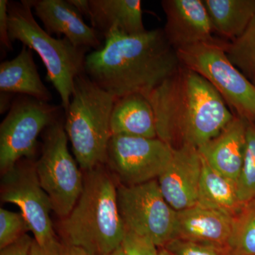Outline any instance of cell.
<instances>
[{
	"label": "cell",
	"instance_id": "1",
	"mask_svg": "<svg viewBox=\"0 0 255 255\" xmlns=\"http://www.w3.org/2000/svg\"><path fill=\"white\" fill-rule=\"evenodd\" d=\"M157 137L173 149L199 148L218 136L235 115L205 78L181 64L147 97Z\"/></svg>",
	"mask_w": 255,
	"mask_h": 255
},
{
	"label": "cell",
	"instance_id": "2",
	"mask_svg": "<svg viewBox=\"0 0 255 255\" xmlns=\"http://www.w3.org/2000/svg\"><path fill=\"white\" fill-rule=\"evenodd\" d=\"M180 65L163 29L138 35L113 30L105 46L87 54L85 74L116 100L135 94L147 98Z\"/></svg>",
	"mask_w": 255,
	"mask_h": 255
},
{
	"label": "cell",
	"instance_id": "3",
	"mask_svg": "<svg viewBox=\"0 0 255 255\" xmlns=\"http://www.w3.org/2000/svg\"><path fill=\"white\" fill-rule=\"evenodd\" d=\"M101 165L83 172V189L71 212L60 221L64 244L90 255H108L122 246L126 231L119 212L117 186Z\"/></svg>",
	"mask_w": 255,
	"mask_h": 255
},
{
	"label": "cell",
	"instance_id": "4",
	"mask_svg": "<svg viewBox=\"0 0 255 255\" xmlns=\"http://www.w3.org/2000/svg\"><path fill=\"white\" fill-rule=\"evenodd\" d=\"M115 101L86 74L75 80L71 101L65 112L64 127L77 163L83 172L107 164Z\"/></svg>",
	"mask_w": 255,
	"mask_h": 255
},
{
	"label": "cell",
	"instance_id": "5",
	"mask_svg": "<svg viewBox=\"0 0 255 255\" xmlns=\"http://www.w3.org/2000/svg\"><path fill=\"white\" fill-rule=\"evenodd\" d=\"M9 36L11 42L20 41L34 50L46 68L47 79L61 100L64 112L68 110L75 80L85 73L88 49L74 46L68 38H55L37 23L28 0L9 1Z\"/></svg>",
	"mask_w": 255,
	"mask_h": 255
},
{
	"label": "cell",
	"instance_id": "6",
	"mask_svg": "<svg viewBox=\"0 0 255 255\" xmlns=\"http://www.w3.org/2000/svg\"><path fill=\"white\" fill-rule=\"evenodd\" d=\"M226 43L216 39L180 48L178 58L217 90L234 115L255 122V85L228 59Z\"/></svg>",
	"mask_w": 255,
	"mask_h": 255
},
{
	"label": "cell",
	"instance_id": "7",
	"mask_svg": "<svg viewBox=\"0 0 255 255\" xmlns=\"http://www.w3.org/2000/svg\"><path fill=\"white\" fill-rule=\"evenodd\" d=\"M63 118L43 132L41 153L36 161L37 175L51 201L53 211L65 219L78 202L83 189V174L68 150Z\"/></svg>",
	"mask_w": 255,
	"mask_h": 255
},
{
	"label": "cell",
	"instance_id": "8",
	"mask_svg": "<svg viewBox=\"0 0 255 255\" xmlns=\"http://www.w3.org/2000/svg\"><path fill=\"white\" fill-rule=\"evenodd\" d=\"M62 110L61 105H50L28 96L18 95L14 98L0 125L1 174L21 159L34 158L38 136L60 118Z\"/></svg>",
	"mask_w": 255,
	"mask_h": 255
},
{
	"label": "cell",
	"instance_id": "9",
	"mask_svg": "<svg viewBox=\"0 0 255 255\" xmlns=\"http://www.w3.org/2000/svg\"><path fill=\"white\" fill-rule=\"evenodd\" d=\"M119 212L126 231L149 238L163 248L174 238L177 211L164 199L157 179L117 187Z\"/></svg>",
	"mask_w": 255,
	"mask_h": 255
},
{
	"label": "cell",
	"instance_id": "10",
	"mask_svg": "<svg viewBox=\"0 0 255 255\" xmlns=\"http://www.w3.org/2000/svg\"><path fill=\"white\" fill-rule=\"evenodd\" d=\"M1 175V201L19 208L37 243L43 246L57 241L50 219L53 206L40 184L33 159H21Z\"/></svg>",
	"mask_w": 255,
	"mask_h": 255
},
{
	"label": "cell",
	"instance_id": "11",
	"mask_svg": "<svg viewBox=\"0 0 255 255\" xmlns=\"http://www.w3.org/2000/svg\"><path fill=\"white\" fill-rule=\"evenodd\" d=\"M173 152L158 137L112 135L106 164L121 184L137 185L157 179L172 160Z\"/></svg>",
	"mask_w": 255,
	"mask_h": 255
},
{
	"label": "cell",
	"instance_id": "12",
	"mask_svg": "<svg viewBox=\"0 0 255 255\" xmlns=\"http://www.w3.org/2000/svg\"><path fill=\"white\" fill-rule=\"evenodd\" d=\"M202 160L196 147L184 145L174 149L167 168L157 178L164 199L176 211L197 204Z\"/></svg>",
	"mask_w": 255,
	"mask_h": 255
},
{
	"label": "cell",
	"instance_id": "13",
	"mask_svg": "<svg viewBox=\"0 0 255 255\" xmlns=\"http://www.w3.org/2000/svg\"><path fill=\"white\" fill-rule=\"evenodd\" d=\"M164 36L177 51L180 48L214 42L212 26L203 0H163Z\"/></svg>",
	"mask_w": 255,
	"mask_h": 255
},
{
	"label": "cell",
	"instance_id": "14",
	"mask_svg": "<svg viewBox=\"0 0 255 255\" xmlns=\"http://www.w3.org/2000/svg\"><path fill=\"white\" fill-rule=\"evenodd\" d=\"M37 17L48 34L68 38L74 46L100 49V34L88 26L68 0H28Z\"/></svg>",
	"mask_w": 255,
	"mask_h": 255
},
{
	"label": "cell",
	"instance_id": "15",
	"mask_svg": "<svg viewBox=\"0 0 255 255\" xmlns=\"http://www.w3.org/2000/svg\"><path fill=\"white\" fill-rule=\"evenodd\" d=\"M234 219L215 210L195 205L177 211L174 239L184 240L228 250Z\"/></svg>",
	"mask_w": 255,
	"mask_h": 255
},
{
	"label": "cell",
	"instance_id": "16",
	"mask_svg": "<svg viewBox=\"0 0 255 255\" xmlns=\"http://www.w3.org/2000/svg\"><path fill=\"white\" fill-rule=\"evenodd\" d=\"M248 122L235 115L218 136L198 148L213 169L235 182L244 162Z\"/></svg>",
	"mask_w": 255,
	"mask_h": 255
},
{
	"label": "cell",
	"instance_id": "17",
	"mask_svg": "<svg viewBox=\"0 0 255 255\" xmlns=\"http://www.w3.org/2000/svg\"><path fill=\"white\" fill-rule=\"evenodd\" d=\"M92 27L106 36L113 30L127 35L147 31L142 21L140 0H89Z\"/></svg>",
	"mask_w": 255,
	"mask_h": 255
},
{
	"label": "cell",
	"instance_id": "18",
	"mask_svg": "<svg viewBox=\"0 0 255 255\" xmlns=\"http://www.w3.org/2000/svg\"><path fill=\"white\" fill-rule=\"evenodd\" d=\"M0 90L49 103L51 92L42 81L31 50L23 46L14 58L0 64Z\"/></svg>",
	"mask_w": 255,
	"mask_h": 255
},
{
	"label": "cell",
	"instance_id": "19",
	"mask_svg": "<svg viewBox=\"0 0 255 255\" xmlns=\"http://www.w3.org/2000/svg\"><path fill=\"white\" fill-rule=\"evenodd\" d=\"M111 130L112 135L157 137L155 114L147 97L135 94L116 100Z\"/></svg>",
	"mask_w": 255,
	"mask_h": 255
},
{
	"label": "cell",
	"instance_id": "20",
	"mask_svg": "<svg viewBox=\"0 0 255 255\" xmlns=\"http://www.w3.org/2000/svg\"><path fill=\"white\" fill-rule=\"evenodd\" d=\"M201 160L202 169L196 205L236 219L244 207L238 198L236 182L215 170L202 157Z\"/></svg>",
	"mask_w": 255,
	"mask_h": 255
},
{
	"label": "cell",
	"instance_id": "21",
	"mask_svg": "<svg viewBox=\"0 0 255 255\" xmlns=\"http://www.w3.org/2000/svg\"><path fill=\"white\" fill-rule=\"evenodd\" d=\"M214 33L236 39L255 16V0H203Z\"/></svg>",
	"mask_w": 255,
	"mask_h": 255
},
{
	"label": "cell",
	"instance_id": "22",
	"mask_svg": "<svg viewBox=\"0 0 255 255\" xmlns=\"http://www.w3.org/2000/svg\"><path fill=\"white\" fill-rule=\"evenodd\" d=\"M228 59L252 82H255V16L241 36L226 43Z\"/></svg>",
	"mask_w": 255,
	"mask_h": 255
},
{
	"label": "cell",
	"instance_id": "23",
	"mask_svg": "<svg viewBox=\"0 0 255 255\" xmlns=\"http://www.w3.org/2000/svg\"><path fill=\"white\" fill-rule=\"evenodd\" d=\"M230 255H255V200L244 206L234 219Z\"/></svg>",
	"mask_w": 255,
	"mask_h": 255
},
{
	"label": "cell",
	"instance_id": "24",
	"mask_svg": "<svg viewBox=\"0 0 255 255\" xmlns=\"http://www.w3.org/2000/svg\"><path fill=\"white\" fill-rule=\"evenodd\" d=\"M236 187L242 204L255 200V122H248L246 155Z\"/></svg>",
	"mask_w": 255,
	"mask_h": 255
},
{
	"label": "cell",
	"instance_id": "25",
	"mask_svg": "<svg viewBox=\"0 0 255 255\" xmlns=\"http://www.w3.org/2000/svg\"><path fill=\"white\" fill-rule=\"evenodd\" d=\"M30 231L21 213L0 209V250L18 241Z\"/></svg>",
	"mask_w": 255,
	"mask_h": 255
},
{
	"label": "cell",
	"instance_id": "26",
	"mask_svg": "<svg viewBox=\"0 0 255 255\" xmlns=\"http://www.w3.org/2000/svg\"><path fill=\"white\" fill-rule=\"evenodd\" d=\"M163 248L172 255H230L225 248L181 239L172 240Z\"/></svg>",
	"mask_w": 255,
	"mask_h": 255
},
{
	"label": "cell",
	"instance_id": "27",
	"mask_svg": "<svg viewBox=\"0 0 255 255\" xmlns=\"http://www.w3.org/2000/svg\"><path fill=\"white\" fill-rule=\"evenodd\" d=\"M122 247L127 255H159L158 247L150 239L128 231Z\"/></svg>",
	"mask_w": 255,
	"mask_h": 255
},
{
	"label": "cell",
	"instance_id": "28",
	"mask_svg": "<svg viewBox=\"0 0 255 255\" xmlns=\"http://www.w3.org/2000/svg\"><path fill=\"white\" fill-rule=\"evenodd\" d=\"M8 4V0H0V44L3 50L11 51L13 47L9 36Z\"/></svg>",
	"mask_w": 255,
	"mask_h": 255
},
{
	"label": "cell",
	"instance_id": "29",
	"mask_svg": "<svg viewBox=\"0 0 255 255\" xmlns=\"http://www.w3.org/2000/svg\"><path fill=\"white\" fill-rule=\"evenodd\" d=\"M33 241L34 238L23 235L18 241L1 250L0 255H30Z\"/></svg>",
	"mask_w": 255,
	"mask_h": 255
},
{
	"label": "cell",
	"instance_id": "30",
	"mask_svg": "<svg viewBox=\"0 0 255 255\" xmlns=\"http://www.w3.org/2000/svg\"><path fill=\"white\" fill-rule=\"evenodd\" d=\"M30 255H64V245L57 240L46 246H41L34 240Z\"/></svg>",
	"mask_w": 255,
	"mask_h": 255
},
{
	"label": "cell",
	"instance_id": "31",
	"mask_svg": "<svg viewBox=\"0 0 255 255\" xmlns=\"http://www.w3.org/2000/svg\"><path fill=\"white\" fill-rule=\"evenodd\" d=\"M70 4L78 10V12L82 16H85L88 18L89 12H90V3L89 0H68Z\"/></svg>",
	"mask_w": 255,
	"mask_h": 255
},
{
	"label": "cell",
	"instance_id": "32",
	"mask_svg": "<svg viewBox=\"0 0 255 255\" xmlns=\"http://www.w3.org/2000/svg\"><path fill=\"white\" fill-rule=\"evenodd\" d=\"M13 95L7 92H1L0 94V114H2L9 112L12 105Z\"/></svg>",
	"mask_w": 255,
	"mask_h": 255
},
{
	"label": "cell",
	"instance_id": "33",
	"mask_svg": "<svg viewBox=\"0 0 255 255\" xmlns=\"http://www.w3.org/2000/svg\"><path fill=\"white\" fill-rule=\"evenodd\" d=\"M64 245V255H90L82 248Z\"/></svg>",
	"mask_w": 255,
	"mask_h": 255
},
{
	"label": "cell",
	"instance_id": "34",
	"mask_svg": "<svg viewBox=\"0 0 255 255\" xmlns=\"http://www.w3.org/2000/svg\"><path fill=\"white\" fill-rule=\"evenodd\" d=\"M126 255L125 252H124L123 248L122 246L119 247V248H117L116 251L112 252V253H110V255Z\"/></svg>",
	"mask_w": 255,
	"mask_h": 255
},
{
	"label": "cell",
	"instance_id": "35",
	"mask_svg": "<svg viewBox=\"0 0 255 255\" xmlns=\"http://www.w3.org/2000/svg\"><path fill=\"white\" fill-rule=\"evenodd\" d=\"M159 255H172L165 248H159Z\"/></svg>",
	"mask_w": 255,
	"mask_h": 255
},
{
	"label": "cell",
	"instance_id": "36",
	"mask_svg": "<svg viewBox=\"0 0 255 255\" xmlns=\"http://www.w3.org/2000/svg\"><path fill=\"white\" fill-rule=\"evenodd\" d=\"M253 84L255 85V82H253Z\"/></svg>",
	"mask_w": 255,
	"mask_h": 255
}]
</instances>
